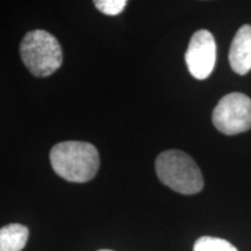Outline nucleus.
<instances>
[{
	"label": "nucleus",
	"mask_w": 251,
	"mask_h": 251,
	"mask_svg": "<svg viewBox=\"0 0 251 251\" xmlns=\"http://www.w3.org/2000/svg\"><path fill=\"white\" fill-rule=\"evenodd\" d=\"M155 166L159 180L176 192L190 196L202 190L201 171L187 153L168 150L159 153Z\"/></svg>",
	"instance_id": "2"
},
{
	"label": "nucleus",
	"mask_w": 251,
	"mask_h": 251,
	"mask_svg": "<svg viewBox=\"0 0 251 251\" xmlns=\"http://www.w3.org/2000/svg\"><path fill=\"white\" fill-rule=\"evenodd\" d=\"M20 55L31 75L48 77L55 74L63 63L62 47L54 35L46 30H31L20 43Z\"/></svg>",
	"instance_id": "3"
},
{
	"label": "nucleus",
	"mask_w": 251,
	"mask_h": 251,
	"mask_svg": "<svg viewBox=\"0 0 251 251\" xmlns=\"http://www.w3.org/2000/svg\"><path fill=\"white\" fill-rule=\"evenodd\" d=\"M229 64L238 75H246L251 70L250 25H244L235 34L229 50Z\"/></svg>",
	"instance_id": "6"
},
{
	"label": "nucleus",
	"mask_w": 251,
	"mask_h": 251,
	"mask_svg": "<svg viewBox=\"0 0 251 251\" xmlns=\"http://www.w3.org/2000/svg\"><path fill=\"white\" fill-rule=\"evenodd\" d=\"M215 128L222 134L236 135L251 128V99L240 92L220 99L212 117Z\"/></svg>",
	"instance_id": "4"
},
{
	"label": "nucleus",
	"mask_w": 251,
	"mask_h": 251,
	"mask_svg": "<svg viewBox=\"0 0 251 251\" xmlns=\"http://www.w3.org/2000/svg\"><path fill=\"white\" fill-rule=\"evenodd\" d=\"M193 251H238L233 244L224 238L202 236L194 243Z\"/></svg>",
	"instance_id": "8"
},
{
	"label": "nucleus",
	"mask_w": 251,
	"mask_h": 251,
	"mask_svg": "<svg viewBox=\"0 0 251 251\" xmlns=\"http://www.w3.org/2000/svg\"><path fill=\"white\" fill-rule=\"evenodd\" d=\"M99 251H113V250H107V249H103V250H99Z\"/></svg>",
	"instance_id": "10"
},
{
	"label": "nucleus",
	"mask_w": 251,
	"mask_h": 251,
	"mask_svg": "<svg viewBox=\"0 0 251 251\" xmlns=\"http://www.w3.org/2000/svg\"><path fill=\"white\" fill-rule=\"evenodd\" d=\"M28 236V228L23 225L11 224L0 228V251H21Z\"/></svg>",
	"instance_id": "7"
},
{
	"label": "nucleus",
	"mask_w": 251,
	"mask_h": 251,
	"mask_svg": "<svg viewBox=\"0 0 251 251\" xmlns=\"http://www.w3.org/2000/svg\"><path fill=\"white\" fill-rule=\"evenodd\" d=\"M50 164L63 179L71 183H86L99 170V152L94 146L80 141L57 143L50 150Z\"/></svg>",
	"instance_id": "1"
},
{
	"label": "nucleus",
	"mask_w": 251,
	"mask_h": 251,
	"mask_svg": "<svg viewBox=\"0 0 251 251\" xmlns=\"http://www.w3.org/2000/svg\"><path fill=\"white\" fill-rule=\"evenodd\" d=\"M216 59L214 36L208 30H198L191 37L185 54V62L190 74L197 79L211 76Z\"/></svg>",
	"instance_id": "5"
},
{
	"label": "nucleus",
	"mask_w": 251,
	"mask_h": 251,
	"mask_svg": "<svg viewBox=\"0 0 251 251\" xmlns=\"http://www.w3.org/2000/svg\"><path fill=\"white\" fill-rule=\"evenodd\" d=\"M94 5L103 14L118 15L127 6V1L126 0H97L94 1Z\"/></svg>",
	"instance_id": "9"
}]
</instances>
